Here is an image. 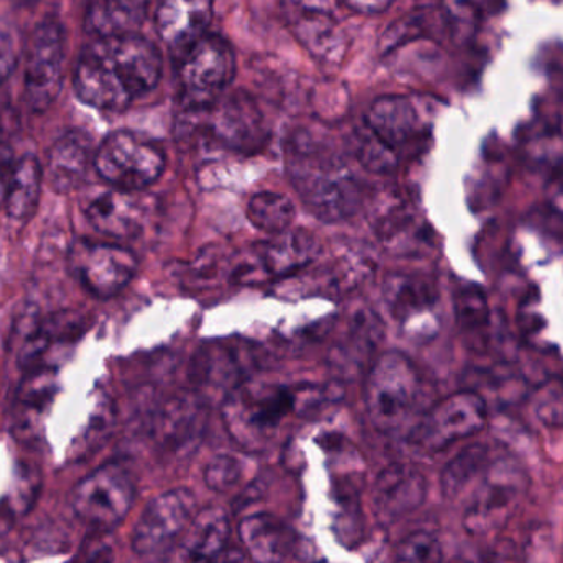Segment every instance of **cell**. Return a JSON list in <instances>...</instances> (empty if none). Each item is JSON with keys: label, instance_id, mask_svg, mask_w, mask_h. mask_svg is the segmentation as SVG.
<instances>
[{"label": "cell", "instance_id": "28", "mask_svg": "<svg viewBox=\"0 0 563 563\" xmlns=\"http://www.w3.org/2000/svg\"><path fill=\"white\" fill-rule=\"evenodd\" d=\"M456 321L472 350L485 346L489 307L485 291L475 284L463 285L455 295Z\"/></svg>", "mask_w": 563, "mask_h": 563}, {"label": "cell", "instance_id": "15", "mask_svg": "<svg viewBox=\"0 0 563 563\" xmlns=\"http://www.w3.org/2000/svg\"><path fill=\"white\" fill-rule=\"evenodd\" d=\"M201 118L208 134L218 144L230 148L256 144L261 134V115L256 106L243 96L220 98L201 111L190 112Z\"/></svg>", "mask_w": 563, "mask_h": 563}, {"label": "cell", "instance_id": "3", "mask_svg": "<svg viewBox=\"0 0 563 563\" xmlns=\"http://www.w3.org/2000/svg\"><path fill=\"white\" fill-rule=\"evenodd\" d=\"M422 394V377L412 361L399 351L384 353L366 383L371 422L380 432H396L419 409Z\"/></svg>", "mask_w": 563, "mask_h": 563}, {"label": "cell", "instance_id": "19", "mask_svg": "<svg viewBox=\"0 0 563 563\" xmlns=\"http://www.w3.org/2000/svg\"><path fill=\"white\" fill-rule=\"evenodd\" d=\"M81 324L79 314L71 311L36 320L23 336L19 354L20 366L25 371L53 367L49 356L56 351L71 346L81 334Z\"/></svg>", "mask_w": 563, "mask_h": 563}, {"label": "cell", "instance_id": "21", "mask_svg": "<svg viewBox=\"0 0 563 563\" xmlns=\"http://www.w3.org/2000/svg\"><path fill=\"white\" fill-rule=\"evenodd\" d=\"M240 539L254 563H284L294 554L295 532L273 515L247 516L240 525Z\"/></svg>", "mask_w": 563, "mask_h": 563}, {"label": "cell", "instance_id": "34", "mask_svg": "<svg viewBox=\"0 0 563 563\" xmlns=\"http://www.w3.org/2000/svg\"><path fill=\"white\" fill-rule=\"evenodd\" d=\"M19 62V35L13 25L0 20V82L9 78Z\"/></svg>", "mask_w": 563, "mask_h": 563}, {"label": "cell", "instance_id": "9", "mask_svg": "<svg viewBox=\"0 0 563 563\" xmlns=\"http://www.w3.org/2000/svg\"><path fill=\"white\" fill-rule=\"evenodd\" d=\"M488 407L473 390L452 394L437 402L413 427L410 443L423 452H442L460 440L470 439L485 429Z\"/></svg>", "mask_w": 563, "mask_h": 563}, {"label": "cell", "instance_id": "7", "mask_svg": "<svg viewBox=\"0 0 563 563\" xmlns=\"http://www.w3.org/2000/svg\"><path fill=\"white\" fill-rule=\"evenodd\" d=\"M65 26L46 15L30 36L25 55L23 98L32 112H45L58 98L65 78Z\"/></svg>", "mask_w": 563, "mask_h": 563}, {"label": "cell", "instance_id": "12", "mask_svg": "<svg viewBox=\"0 0 563 563\" xmlns=\"http://www.w3.org/2000/svg\"><path fill=\"white\" fill-rule=\"evenodd\" d=\"M194 493L185 488L162 493L145 506L132 532V548L137 554L152 555L167 551L181 539L197 515Z\"/></svg>", "mask_w": 563, "mask_h": 563}, {"label": "cell", "instance_id": "11", "mask_svg": "<svg viewBox=\"0 0 563 563\" xmlns=\"http://www.w3.org/2000/svg\"><path fill=\"white\" fill-rule=\"evenodd\" d=\"M73 276L96 297L109 298L128 287L137 274V257L118 244L76 241L69 247Z\"/></svg>", "mask_w": 563, "mask_h": 563}, {"label": "cell", "instance_id": "4", "mask_svg": "<svg viewBox=\"0 0 563 563\" xmlns=\"http://www.w3.org/2000/svg\"><path fill=\"white\" fill-rule=\"evenodd\" d=\"M236 75V56L227 40L205 35L185 52L178 68L180 98L188 112L217 102Z\"/></svg>", "mask_w": 563, "mask_h": 563}, {"label": "cell", "instance_id": "5", "mask_svg": "<svg viewBox=\"0 0 563 563\" xmlns=\"http://www.w3.org/2000/svg\"><path fill=\"white\" fill-rule=\"evenodd\" d=\"M317 399L313 389L290 390L285 387H246L228 400L224 409L228 430L238 442L256 445L267 439L282 420L305 400Z\"/></svg>", "mask_w": 563, "mask_h": 563}, {"label": "cell", "instance_id": "20", "mask_svg": "<svg viewBox=\"0 0 563 563\" xmlns=\"http://www.w3.org/2000/svg\"><path fill=\"white\" fill-rule=\"evenodd\" d=\"M366 128L394 152L422 131L419 111L406 96H383L371 106Z\"/></svg>", "mask_w": 563, "mask_h": 563}, {"label": "cell", "instance_id": "26", "mask_svg": "<svg viewBox=\"0 0 563 563\" xmlns=\"http://www.w3.org/2000/svg\"><path fill=\"white\" fill-rule=\"evenodd\" d=\"M42 167L33 155H25L16 161L12 184L3 205L13 220L29 221L35 214L42 191Z\"/></svg>", "mask_w": 563, "mask_h": 563}, {"label": "cell", "instance_id": "2", "mask_svg": "<svg viewBox=\"0 0 563 563\" xmlns=\"http://www.w3.org/2000/svg\"><path fill=\"white\" fill-rule=\"evenodd\" d=\"M287 168L298 197L318 220L333 223L357 210L360 185L346 162L307 135L291 142Z\"/></svg>", "mask_w": 563, "mask_h": 563}, {"label": "cell", "instance_id": "33", "mask_svg": "<svg viewBox=\"0 0 563 563\" xmlns=\"http://www.w3.org/2000/svg\"><path fill=\"white\" fill-rule=\"evenodd\" d=\"M243 478V463L233 455H220L208 463L205 470V483L213 492L224 493L238 485Z\"/></svg>", "mask_w": 563, "mask_h": 563}, {"label": "cell", "instance_id": "23", "mask_svg": "<svg viewBox=\"0 0 563 563\" xmlns=\"http://www.w3.org/2000/svg\"><path fill=\"white\" fill-rule=\"evenodd\" d=\"M230 541V519L224 509L210 506L197 512L181 536L185 563H213Z\"/></svg>", "mask_w": 563, "mask_h": 563}, {"label": "cell", "instance_id": "36", "mask_svg": "<svg viewBox=\"0 0 563 563\" xmlns=\"http://www.w3.org/2000/svg\"><path fill=\"white\" fill-rule=\"evenodd\" d=\"M341 2L357 13H380L389 9L394 0H341Z\"/></svg>", "mask_w": 563, "mask_h": 563}, {"label": "cell", "instance_id": "24", "mask_svg": "<svg viewBox=\"0 0 563 563\" xmlns=\"http://www.w3.org/2000/svg\"><path fill=\"white\" fill-rule=\"evenodd\" d=\"M317 253V241L311 234L288 230L257 247L256 257L266 276L285 277L308 266Z\"/></svg>", "mask_w": 563, "mask_h": 563}, {"label": "cell", "instance_id": "30", "mask_svg": "<svg viewBox=\"0 0 563 563\" xmlns=\"http://www.w3.org/2000/svg\"><path fill=\"white\" fill-rule=\"evenodd\" d=\"M354 155L364 168L374 174H389L397 167L396 152L383 144L366 125L354 139Z\"/></svg>", "mask_w": 563, "mask_h": 563}, {"label": "cell", "instance_id": "35", "mask_svg": "<svg viewBox=\"0 0 563 563\" xmlns=\"http://www.w3.org/2000/svg\"><path fill=\"white\" fill-rule=\"evenodd\" d=\"M15 167L16 161L13 157L12 147L3 139H0V207L5 205Z\"/></svg>", "mask_w": 563, "mask_h": 563}, {"label": "cell", "instance_id": "6", "mask_svg": "<svg viewBox=\"0 0 563 563\" xmlns=\"http://www.w3.org/2000/svg\"><path fill=\"white\" fill-rule=\"evenodd\" d=\"M95 168L112 188L141 191L161 178L165 157L154 142L134 132L119 131L99 145L95 154Z\"/></svg>", "mask_w": 563, "mask_h": 563}, {"label": "cell", "instance_id": "10", "mask_svg": "<svg viewBox=\"0 0 563 563\" xmlns=\"http://www.w3.org/2000/svg\"><path fill=\"white\" fill-rule=\"evenodd\" d=\"M478 483V493L465 518V528L472 534H483L508 522L526 493V473L509 456H493Z\"/></svg>", "mask_w": 563, "mask_h": 563}, {"label": "cell", "instance_id": "32", "mask_svg": "<svg viewBox=\"0 0 563 563\" xmlns=\"http://www.w3.org/2000/svg\"><path fill=\"white\" fill-rule=\"evenodd\" d=\"M496 0H443L449 22L462 32H472L493 10Z\"/></svg>", "mask_w": 563, "mask_h": 563}, {"label": "cell", "instance_id": "18", "mask_svg": "<svg viewBox=\"0 0 563 563\" xmlns=\"http://www.w3.org/2000/svg\"><path fill=\"white\" fill-rule=\"evenodd\" d=\"M427 495V483L422 473L412 466L390 465L383 470L374 483L373 505L377 518L384 525L416 511Z\"/></svg>", "mask_w": 563, "mask_h": 563}, {"label": "cell", "instance_id": "13", "mask_svg": "<svg viewBox=\"0 0 563 563\" xmlns=\"http://www.w3.org/2000/svg\"><path fill=\"white\" fill-rule=\"evenodd\" d=\"M290 25L295 38L323 65H338L346 53V40L330 10L314 0H291Z\"/></svg>", "mask_w": 563, "mask_h": 563}, {"label": "cell", "instance_id": "16", "mask_svg": "<svg viewBox=\"0 0 563 563\" xmlns=\"http://www.w3.org/2000/svg\"><path fill=\"white\" fill-rule=\"evenodd\" d=\"M387 307L397 321L416 336L433 333L437 291L429 280L409 274H393L384 287Z\"/></svg>", "mask_w": 563, "mask_h": 563}, {"label": "cell", "instance_id": "17", "mask_svg": "<svg viewBox=\"0 0 563 563\" xmlns=\"http://www.w3.org/2000/svg\"><path fill=\"white\" fill-rule=\"evenodd\" d=\"M214 0H157L155 30L165 45L187 52L207 35Z\"/></svg>", "mask_w": 563, "mask_h": 563}, {"label": "cell", "instance_id": "14", "mask_svg": "<svg viewBox=\"0 0 563 563\" xmlns=\"http://www.w3.org/2000/svg\"><path fill=\"white\" fill-rule=\"evenodd\" d=\"M86 218L98 233L114 240H131L144 230L147 205L139 191L112 188L98 191L82 205Z\"/></svg>", "mask_w": 563, "mask_h": 563}, {"label": "cell", "instance_id": "31", "mask_svg": "<svg viewBox=\"0 0 563 563\" xmlns=\"http://www.w3.org/2000/svg\"><path fill=\"white\" fill-rule=\"evenodd\" d=\"M394 563H443L442 545L430 532H413L400 542Z\"/></svg>", "mask_w": 563, "mask_h": 563}, {"label": "cell", "instance_id": "27", "mask_svg": "<svg viewBox=\"0 0 563 563\" xmlns=\"http://www.w3.org/2000/svg\"><path fill=\"white\" fill-rule=\"evenodd\" d=\"M493 453L489 446L483 443L466 446L443 470L440 485H442L445 498L455 499L470 488L473 483H478L492 463Z\"/></svg>", "mask_w": 563, "mask_h": 563}, {"label": "cell", "instance_id": "1", "mask_svg": "<svg viewBox=\"0 0 563 563\" xmlns=\"http://www.w3.org/2000/svg\"><path fill=\"white\" fill-rule=\"evenodd\" d=\"M162 56L139 33L99 36L82 48L75 71V91L99 111H124L157 88Z\"/></svg>", "mask_w": 563, "mask_h": 563}, {"label": "cell", "instance_id": "37", "mask_svg": "<svg viewBox=\"0 0 563 563\" xmlns=\"http://www.w3.org/2000/svg\"><path fill=\"white\" fill-rule=\"evenodd\" d=\"M88 563H112V551L109 548L99 549Z\"/></svg>", "mask_w": 563, "mask_h": 563}, {"label": "cell", "instance_id": "22", "mask_svg": "<svg viewBox=\"0 0 563 563\" xmlns=\"http://www.w3.org/2000/svg\"><path fill=\"white\" fill-rule=\"evenodd\" d=\"M91 139L81 131H71L59 137L49 151V184L58 194H69L81 187L95 165Z\"/></svg>", "mask_w": 563, "mask_h": 563}, {"label": "cell", "instance_id": "8", "mask_svg": "<svg viewBox=\"0 0 563 563\" xmlns=\"http://www.w3.org/2000/svg\"><path fill=\"white\" fill-rule=\"evenodd\" d=\"M135 499V483L131 473L108 463L76 485L73 511L82 525L99 531H109L124 521Z\"/></svg>", "mask_w": 563, "mask_h": 563}, {"label": "cell", "instance_id": "38", "mask_svg": "<svg viewBox=\"0 0 563 563\" xmlns=\"http://www.w3.org/2000/svg\"><path fill=\"white\" fill-rule=\"evenodd\" d=\"M452 563H468V562L456 561V562H452Z\"/></svg>", "mask_w": 563, "mask_h": 563}, {"label": "cell", "instance_id": "25", "mask_svg": "<svg viewBox=\"0 0 563 563\" xmlns=\"http://www.w3.org/2000/svg\"><path fill=\"white\" fill-rule=\"evenodd\" d=\"M151 0H88L86 30L92 38L137 33Z\"/></svg>", "mask_w": 563, "mask_h": 563}, {"label": "cell", "instance_id": "29", "mask_svg": "<svg viewBox=\"0 0 563 563\" xmlns=\"http://www.w3.org/2000/svg\"><path fill=\"white\" fill-rule=\"evenodd\" d=\"M247 218L257 230L277 234L290 230L295 221V207L290 198L274 191H264L251 198L247 205Z\"/></svg>", "mask_w": 563, "mask_h": 563}]
</instances>
